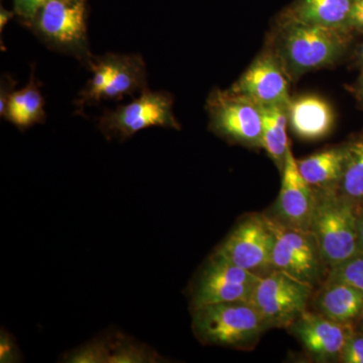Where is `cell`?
<instances>
[{"label": "cell", "instance_id": "1", "mask_svg": "<svg viewBox=\"0 0 363 363\" xmlns=\"http://www.w3.org/2000/svg\"><path fill=\"white\" fill-rule=\"evenodd\" d=\"M348 30L327 28L281 18L276 56L291 77L330 66L340 58L348 42Z\"/></svg>", "mask_w": 363, "mask_h": 363}, {"label": "cell", "instance_id": "2", "mask_svg": "<svg viewBox=\"0 0 363 363\" xmlns=\"http://www.w3.org/2000/svg\"><path fill=\"white\" fill-rule=\"evenodd\" d=\"M192 315L196 338L206 345L250 350L269 329L250 301L205 306Z\"/></svg>", "mask_w": 363, "mask_h": 363}, {"label": "cell", "instance_id": "3", "mask_svg": "<svg viewBox=\"0 0 363 363\" xmlns=\"http://www.w3.org/2000/svg\"><path fill=\"white\" fill-rule=\"evenodd\" d=\"M311 231L327 267L333 269L360 250L355 204L338 190L316 191Z\"/></svg>", "mask_w": 363, "mask_h": 363}, {"label": "cell", "instance_id": "4", "mask_svg": "<svg viewBox=\"0 0 363 363\" xmlns=\"http://www.w3.org/2000/svg\"><path fill=\"white\" fill-rule=\"evenodd\" d=\"M87 0H49L28 28L52 51L70 55L89 68Z\"/></svg>", "mask_w": 363, "mask_h": 363}, {"label": "cell", "instance_id": "5", "mask_svg": "<svg viewBox=\"0 0 363 363\" xmlns=\"http://www.w3.org/2000/svg\"><path fill=\"white\" fill-rule=\"evenodd\" d=\"M209 128L227 142L262 149L260 105L233 90L212 91L207 99Z\"/></svg>", "mask_w": 363, "mask_h": 363}, {"label": "cell", "instance_id": "6", "mask_svg": "<svg viewBox=\"0 0 363 363\" xmlns=\"http://www.w3.org/2000/svg\"><path fill=\"white\" fill-rule=\"evenodd\" d=\"M173 105V97L169 93L147 89L130 104L105 111L98 126L107 140L121 142L152 126L179 130L181 126L174 114Z\"/></svg>", "mask_w": 363, "mask_h": 363}, {"label": "cell", "instance_id": "7", "mask_svg": "<svg viewBox=\"0 0 363 363\" xmlns=\"http://www.w3.org/2000/svg\"><path fill=\"white\" fill-rule=\"evenodd\" d=\"M312 286L285 272H269L260 278L250 302L269 328L291 327L307 311Z\"/></svg>", "mask_w": 363, "mask_h": 363}, {"label": "cell", "instance_id": "8", "mask_svg": "<svg viewBox=\"0 0 363 363\" xmlns=\"http://www.w3.org/2000/svg\"><path fill=\"white\" fill-rule=\"evenodd\" d=\"M267 221L274 235L272 269L314 286L327 267L314 234L272 217L267 216Z\"/></svg>", "mask_w": 363, "mask_h": 363}, {"label": "cell", "instance_id": "9", "mask_svg": "<svg viewBox=\"0 0 363 363\" xmlns=\"http://www.w3.org/2000/svg\"><path fill=\"white\" fill-rule=\"evenodd\" d=\"M260 278L262 276L234 266L213 253L193 284L191 309L250 301Z\"/></svg>", "mask_w": 363, "mask_h": 363}, {"label": "cell", "instance_id": "10", "mask_svg": "<svg viewBox=\"0 0 363 363\" xmlns=\"http://www.w3.org/2000/svg\"><path fill=\"white\" fill-rule=\"evenodd\" d=\"M274 243L267 215L253 214L238 223L214 253L234 266L262 277L274 271Z\"/></svg>", "mask_w": 363, "mask_h": 363}, {"label": "cell", "instance_id": "11", "mask_svg": "<svg viewBox=\"0 0 363 363\" xmlns=\"http://www.w3.org/2000/svg\"><path fill=\"white\" fill-rule=\"evenodd\" d=\"M285 75L278 57L264 52L253 61L230 90L245 95L259 105L289 106L292 99Z\"/></svg>", "mask_w": 363, "mask_h": 363}, {"label": "cell", "instance_id": "12", "mask_svg": "<svg viewBox=\"0 0 363 363\" xmlns=\"http://www.w3.org/2000/svg\"><path fill=\"white\" fill-rule=\"evenodd\" d=\"M281 174L283 178L277 203V219L286 225L311 231L317 201L316 191L301 175L291 147Z\"/></svg>", "mask_w": 363, "mask_h": 363}, {"label": "cell", "instance_id": "13", "mask_svg": "<svg viewBox=\"0 0 363 363\" xmlns=\"http://www.w3.org/2000/svg\"><path fill=\"white\" fill-rule=\"evenodd\" d=\"M350 324H342L306 311L290 327L307 352L318 362L339 359L351 332Z\"/></svg>", "mask_w": 363, "mask_h": 363}, {"label": "cell", "instance_id": "14", "mask_svg": "<svg viewBox=\"0 0 363 363\" xmlns=\"http://www.w3.org/2000/svg\"><path fill=\"white\" fill-rule=\"evenodd\" d=\"M288 113L291 128L303 140H320L333 128L334 112L331 105L316 95H304L291 100Z\"/></svg>", "mask_w": 363, "mask_h": 363}, {"label": "cell", "instance_id": "15", "mask_svg": "<svg viewBox=\"0 0 363 363\" xmlns=\"http://www.w3.org/2000/svg\"><path fill=\"white\" fill-rule=\"evenodd\" d=\"M357 0H295L281 18L348 30Z\"/></svg>", "mask_w": 363, "mask_h": 363}, {"label": "cell", "instance_id": "16", "mask_svg": "<svg viewBox=\"0 0 363 363\" xmlns=\"http://www.w3.org/2000/svg\"><path fill=\"white\" fill-rule=\"evenodd\" d=\"M347 157V147H334L298 162L305 181L315 191L338 190Z\"/></svg>", "mask_w": 363, "mask_h": 363}, {"label": "cell", "instance_id": "17", "mask_svg": "<svg viewBox=\"0 0 363 363\" xmlns=\"http://www.w3.org/2000/svg\"><path fill=\"white\" fill-rule=\"evenodd\" d=\"M316 305L325 317L351 325L363 311V293L347 284L327 279L318 295Z\"/></svg>", "mask_w": 363, "mask_h": 363}, {"label": "cell", "instance_id": "18", "mask_svg": "<svg viewBox=\"0 0 363 363\" xmlns=\"http://www.w3.org/2000/svg\"><path fill=\"white\" fill-rule=\"evenodd\" d=\"M147 90V67L140 55L117 54L116 68L101 94L102 100H121Z\"/></svg>", "mask_w": 363, "mask_h": 363}, {"label": "cell", "instance_id": "19", "mask_svg": "<svg viewBox=\"0 0 363 363\" xmlns=\"http://www.w3.org/2000/svg\"><path fill=\"white\" fill-rule=\"evenodd\" d=\"M45 99L40 93L35 76V67L30 72V81L23 89L14 91L7 102L4 118L23 131L45 121Z\"/></svg>", "mask_w": 363, "mask_h": 363}, {"label": "cell", "instance_id": "20", "mask_svg": "<svg viewBox=\"0 0 363 363\" xmlns=\"http://www.w3.org/2000/svg\"><path fill=\"white\" fill-rule=\"evenodd\" d=\"M262 116V149L283 171L286 154L290 149L286 125L288 106L286 105H260Z\"/></svg>", "mask_w": 363, "mask_h": 363}, {"label": "cell", "instance_id": "21", "mask_svg": "<svg viewBox=\"0 0 363 363\" xmlns=\"http://www.w3.org/2000/svg\"><path fill=\"white\" fill-rule=\"evenodd\" d=\"M116 59L117 54L114 52H107L104 56H94L88 68L92 72V77L79 92L78 100L76 101L79 108L101 101L102 92L111 80L116 68Z\"/></svg>", "mask_w": 363, "mask_h": 363}, {"label": "cell", "instance_id": "22", "mask_svg": "<svg viewBox=\"0 0 363 363\" xmlns=\"http://www.w3.org/2000/svg\"><path fill=\"white\" fill-rule=\"evenodd\" d=\"M347 157L338 192L357 204L363 201V138L347 145Z\"/></svg>", "mask_w": 363, "mask_h": 363}, {"label": "cell", "instance_id": "23", "mask_svg": "<svg viewBox=\"0 0 363 363\" xmlns=\"http://www.w3.org/2000/svg\"><path fill=\"white\" fill-rule=\"evenodd\" d=\"M328 281L347 284L363 293V252L331 269Z\"/></svg>", "mask_w": 363, "mask_h": 363}, {"label": "cell", "instance_id": "24", "mask_svg": "<svg viewBox=\"0 0 363 363\" xmlns=\"http://www.w3.org/2000/svg\"><path fill=\"white\" fill-rule=\"evenodd\" d=\"M339 362L363 363V333L351 332L339 358Z\"/></svg>", "mask_w": 363, "mask_h": 363}, {"label": "cell", "instance_id": "25", "mask_svg": "<svg viewBox=\"0 0 363 363\" xmlns=\"http://www.w3.org/2000/svg\"><path fill=\"white\" fill-rule=\"evenodd\" d=\"M49 0H13V11L28 28L35 14Z\"/></svg>", "mask_w": 363, "mask_h": 363}, {"label": "cell", "instance_id": "26", "mask_svg": "<svg viewBox=\"0 0 363 363\" xmlns=\"http://www.w3.org/2000/svg\"><path fill=\"white\" fill-rule=\"evenodd\" d=\"M16 83V81L7 74L2 76L1 84H0V116L1 117H4L6 113L7 102L14 92L13 88Z\"/></svg>", "mask_w": 363, "mask_h": 363}, {"label": "cell", "instance_id": "27", "mask_svg": "<svg viewBox=\"0 0 363 363\" xmlns=\"http://www.w3.org/2000/svg\"><path fill=\"white\" fill-rule=\"evenodd\" d=\"M13 344L7 336L2 335L1 337V359L6 362V359H14Z\"/></svg>", "mask_w": 363, "mask_h": 363}, {"label": "cell", "instance_id": "28", "mask_svg": "<svg viewBox=\"0 0 363 363\" xmlns=\"http://www.w3.org/2000/svg\"><path fill=\"white\" fill-rule=\"evenodd\" d=\"M352 26L363 30V0H357L352 13Z\"/></svg>", "mask_w": 363, "mask_h": 363}, {"label": "cell", "instance_id": "29", "mask_svg": "<svg viewBox=\"0 0 363 363\" xmlns=\"http://www.w3.org/2000/svg\"><path fill=\"white\" fill-rule=\"evenodd\" d=\"M14 11H9L7 9L1 7V11H0V30H4V26H6V23H9V20L13 18Z\"/></svg>", "mask_w": 363, "mask_h": 363}, {"label": "cell", "instance_id": "30", "mask_svg": "<svg viewBox=\"0 0 363 363\" xmlns=\"http://www.w3.org/2000/svg\"><path fill=\"white\" fill-rule=\"evenodd\" d=\"M358 238H359L360 250L363 252V213L358 214Z\"/></svg>", "mask_w": 363, "mask_h": 363}, {"label": "cell", "instance_id": "31", "mask_svg": "<svg viewBox=\"0 0 363 363\" xmlns=\"http://www.w3.org/2000/svg\"><path fill=\"white\" fill-rule=\"evenodd\" d=\"M358 91H359L360 97H362V99L363 100V75L359 81V88H358Z\"/></svg>", "mask_w": 363, "mask_h": 363}, {"label": "cell", "instance_id": "32", "mask_svg": "<svg viewBox=\"0 0 363 363\" xmlns=\"http://www.w3.org/2000/svg\"><path fill=\"white\" fill-rule=\"evenodd\" d=\"M360 320H362V330H363V311L362 313V315H360Z\"/></svg>", "mask_w": 363, "mask_h": 363}, {"label": "cell", "instance_id": "33", "mask_svg": "<svg viewBox=\"0 0 363 363\" xmlns=\"http://www.w3.org/2000/svg\"><path fill=\"white\" fill-rule=\"evenodd\" d=\"M362 57H363V48H362Z\"/></svg>", "mask_w": 363, "mask_h": 363}]
</instances>
